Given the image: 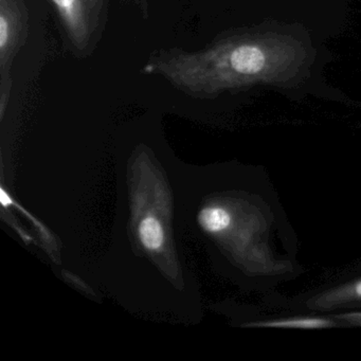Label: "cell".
Segmentation results:
<instances>
[{
    "label": "cell",
    "mask_w": 361,
    "mask_h": 361,
    "mask_svg": "<svg viewBox=\"0 0 361 361\" xmlns=\"http://www.w3.org/2000/svg\"><path fill=\"white\" fill-rule=\"evenodd\" d=\"M307 52L297 39L274 32H242L202 50L154 51L142 68L195 99H213L255 83H285L301 71Z\"/></svg>",
    "instance_id": "6da1fadb"
},
{
    "label": "cell",
    "mask_w": 361,
    "mask_h": 361,
    "mask_svg": "<svg viewBox=\"0 0 361 361\" xmlns=\"http://www.w3.org/2000/svg\"><path fill=\"white\" fill-rule=\"evenodd\" d=\"M54 9L78 50H85L96 35L104 0H51Z\"/></svg>",
    "instance_id": "7a4b0ae2"
},
{
    "label": "cell",
    "mask_w": 361,
    "mask_h": 361,
    "mask_svg": "<svg viewBox=\"0 0 361 361\" xmlns=\"http://www.w3.org/2000/svg\"><path fill=\"white\" fill-rule=\"evenodd\" d=\"M27 31L28 13L22 0H0V80L12 79V64Z\"/></svg>",
    "instance_id": "3957f363"
},
{
    "label": "cell",
    "mask_w": 361,
    "mask_h": 361,
    "mask_svg": "<svg viewBox=\"0 0 361 361\" xmlns=\"http://www.w3.org/2000/svg\"><path fill=\"white\" fill-rule=\"evenodd\" d=\"M198 223L208 233H223L231 227L232 214L225 207L212 204L200 211Z\"/></svg>",
    "instance_id": "277c9868"
},
{
    "label": "cell",
    "mask_w": 361,
    "mask_h": 361,
    "mask_svg": "<svg viewBox=\"0 0 361 361\" xmlns=\"http://www.w3.org/2000/svg\"><path fill=\"white\" fill-rule=\"evenodd\" d=\"M139 240L147 251L157 252L164 247L166 234L164 226L154 215H147L139 224Z\"/></svg>",
    "instance_id": "5b68a950"
},
{
    "label": "cell",
    "mask_w": 361,
    "mask_h": 361,
    "mask_svg": "<svg viewBox=\"0 0 361 361\" xmlns=\"http://www.w3.org/2000/svg\"><path fill=\"white\" fill-rule=\"evenodd\" d=\"M263 326L279 327V329H324L331 326V323L323 319L301 318L287 320L272 321L263 323Z\"/></svg>",
    "instance_id": "8992f818"
},
{
    "label": "cell",
    "mask_w": 361,
    "mask_h": 361,
    "mask_svg": "<svg viewBox=\"0 0 361 361\" xmlns=\"http://www.w3.org/2000/svg\"><path fill=\"white\" fill-rule=\"evenodd\" d=\"M350 295H352L353 297L361 299V280L357 282L356 284H354L352 290H350Z\"/></svg>",
    "instance_id": "52a82bcc"
}]
</instances>
